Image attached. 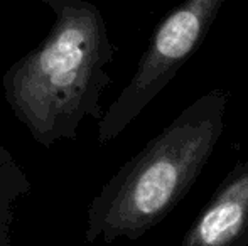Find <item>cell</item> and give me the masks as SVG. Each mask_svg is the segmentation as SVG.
<instances>
[{
	"label": "cell",
	"instance_id": "4",
	"mask_svg": "<svg viewBox=\"0 0 248 246\" xmlns=\"http://www.w3.org/2000/svg\"><path fill=\"white\" fill-rule=\"evenodd\" d=\"M181 246H248V160L223 179Z\"/></svg>",
	"mask_w": 248,
	"mask_h": 246
},
{
	"label": "cell",
	"instance_id": "1",
	"mask_svg": "<svg viewBox=\"0 0 248 246\" xmlns=\"http://www.w3.org/2000/svg\"><path fill=\"white\" fill-rule=\"evenodd\" d=\"M54 15L47 36L2 76L3 98L36 144L75 140L86 118L103 116L115 56L103 14L88 0H43Z\"/></svg>",
	"mask_w": 248,
	"mask_h": 246
},
{
	"label": "cell",
	"instance_id": "3",
	"mask_svg": "<svg viewBox=\"0 0 248 246\" xmlns=\"http://www.w3.org/2000/svg\"><path fill=\"white\" fill-rule=\"evenodd\" d=\"M225 0H184L155 27L134 76L98 120V142L115 140L169 85L209 32Z\"/></svg>",
	"mask_w": 248,
	"mask_h": 246
},
{
	"label": "cell",
	"instance_id": "5",
	"mask_svg": "<svg viewBox=\"0 0 248 246\" xmlns=\"http://www.w3.org/2000/svg\"><path fill=\"white\" fill-rule=\"evenodd\" d=\"M29 194V177L0 138V246L10 245L16 206Z\"/></svg>",
	"mask_w": 248,
	"mask_h": 246
},
{
	"label": "cell",
	"instance_id": "2",
	"mask_svg": "<svg viewBox=\"0 0 248 246\" xmlns=\"http://www.w3.org/2000/svg\"><path fill=\"white\" fill-rule=\"evenodd\" d=\"M230 93L194 100L128 159L86 211V243L139 240L187 196L225 131Z\"/></svg>",
	"mask_w": 248,
	"mask_h": 246
}]
</instances>
